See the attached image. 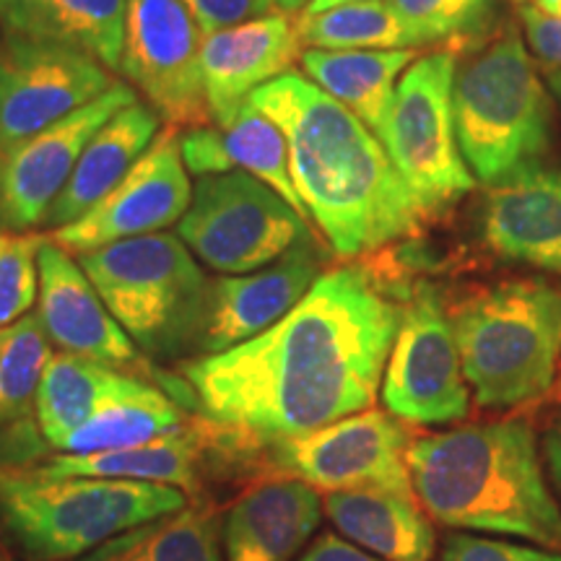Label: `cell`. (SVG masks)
I'll use <instances>...</instances> for the list:
<instances>
[{
  "instance_id": "1",
  "label": "cell",
  "mask_w": 561,
  "mask_h": 561,
  "mask_svg": "<svg viewBox=\"0 0 561 561\" xmlns=\"http://www.w3.org/2000/svg\"><path fill=\"white\" fill-rule=\"evenodd\" d=\"M396 286L364 263L322 273L268 331L182 367L198 409L268 445L371 409L403 320Z\"/></svg>"
},
{
  "instance_id": "2",
  "label": "cell",
  "mask_w": 561,
  "mask_h": 561,
  "mask_svg": "<svg viewBox=\"0 0 561 561\" xmlns=\"http://www.w3.org/2000/svg\"><path fill=\"white\" fill-rule=\"evenodd\" d=\"M250 102L284 130L305 214L339 257L409 240L430 221L382 140L318 83L289 70Z\"/></svg>"
},
{
  "instance_id": "3",
  "label": "cell",
  "mask_w": 561,
  "mask_h": 561,
  "mask_svg": "<svg viewBox=\"0 0 561 561\" xmlns=\"http://www.w3.org/2000/svg\"><path fill=\"white\" fill-rule=\"evenodd\" d=\"M413 494L434 520L462 533L512 536L561 551V510L525 421L430 434L411 442Z\"/></svg>"
},
{
  "instance_id": "4",
  "label": "cell",
  "mask_w": 561,
  "mask_h": 561,
  "mask_svg": "<svg viewBox=\"0 0 561 561\" xmlns=\"http://www.w3.org/2000/svg\"><path fill=\"white\" fill-rule=\"evenodd\" d=\"M187 504L185 491L161 483L0 468V536L26 561H76Z\"/></svg>"
},
{
  "instance_id": "5",
  "label": "cell",
  "mask_w": 561,
  "mask_h": 561,
  "mask_svg": "<svg viewBox=\"0 0 561 561\" xmlns=\"http://www.w3.org/2000/svg\"><path fill=\"white\" fill-rule=\"evenodd\" d=\"M447 314L462 375L481 409H517L551 390L561 356L559 284L502 280L462 297Z\"/></svg>"
},
{
  "instance_id": "6",
  "label": "cell",
  "mask_w": 561,
  "mask_h": 561,
  "mask_svg": "<svg viewBox=\"0 0 561 561\" xmlns=\"http://www.w3.org/2000/svg\"><path fill=\"white\" fill-rule=\"evenodd\" d=\"M453 112L462 159L486 185H500L549 151V91L515 30L458 66Z\"/></svg>"
},
{
  "instance_id": "7",
  "label": "cell",
  "mask_w": 561,
  "mask_h": 561,
  "mask_svg": "<svg viewBox=\"0 0 561 561\" xmlns=\"http://www.w3.org/2000/svg\"><path fill=\"white\" fill-rule=\"evenodd\" d=\"M79 265L144 356L195 348L208 278L180 234L136 237L81 252Z\"/></svg>"
},
{
  "instance_id": "8",
  "label": "cell",
  "mask_w": 561,
  "mask_h": 561,
  "mask_svg": "<svg viewBox=\"0 0 561 561\" xmlns=\"http://www.w3.org/2000/svg\"><path fill=\"white\" fill-rule=\"evenodd\" d=\"M458 55L439 50L421 55L401 76L388 123L380 133L392 164L416 195L424 214H445L476 187L458 146L453 83Z\"/></svg>"
},
{
  "instance_id": "9",
  "label": "cell",
  "mask_w": 561,
  "mask_h": 561,
  "mask_svg": "<svg viewBox=\"0 0 561 561\" xmlns=\"http://www.w3.org/2000/svg\"><path fill=\"white\" fill-rule=\"evenodd\" d=\"M178 229L193 255L224 276L265 268L312 237L305 214L242 170L198 178Z\"/></svg>"
},
{
  "instance_id": "10",
  "label": "cell",
  "mask_w": 561,
  "mask_h": 561,
  "mask_svg": "<svg viewBox=\"0 0 561 561\" xmlns=\"http://www.w3.org/2000/svg\"><path fill=\"white\" fill-rule=\"evenodd\" d=\"M411 434L392 413L367 409L322 430L268 445L280 476L325 491H396L413 496L409 471Z\"/></svg>"
},
{
  "instance_id": "11",
  "label": "cell",
  "mask_w": 561,
  "mask_h": 561,
  "mask_svg": "<svg viewBox=\"0 0 561 561\" xmlns=\"http://www.w3.org/2000/svg\"><path fill=\"white\" fill-rule=\"evenodd\" d=\"M380 392L385 409L409 424L445 426L468 416L471 388L450 314L432 286L421 284L405 297Z\"/></svg>"
},
{
  "instance_id": "12",
  "label": "cell",
  "mask_w": 561,
  "mask_h": 561,
  "mask_svg": "<svg viewBox=\"0 0 561 561\" xmlns=\"http://www.w3.org/2000/svg\"><path fill=\"white\" fill-rule=\"evenodd\" d=\"M201 50V26L180 0H128L121 73L174 128L210 123Z\"/></svg>"
},
{
  "instance_id": "13",
  "label": "cell",
  "mask_w": 561,
  "mask_h": 561,
  "mask_svg": "<svg viewBox=\"0 0 561 561\" xmlns=\"http://www.w3.org/2000/svg\"><path fill=\"white\" fill-rule=\"evenodd\" d=\"M115 87L110 68L50 42L5 37L0 45V153L50 128Z\"/></svg>"
},
{
  "instance_id": "14",
  "label": "cell",
  "mask_w": 561,
  "mask_h": 561,
  "mask_svg": "<svg viewBox=\"0 0 561 561\" xmlns=\"http://www.w3.org/2000/svg\"><path fill=\"white\" fill-rule=\"evenodd\" d=\"M191 201L193 185L180 153V128L167 125L153 138L149 151L87 216L53 229L50 240L81 255L115 242L159 234L172 224H180Z\"/></svg>"
},
{
  "instance_id": "15",
  "label": "cell",
  "mask_w": 561,
  "mask_h": 561,
  "mask_svg": "<svg viewBox=\"0 0 561 561\" xmlns=\"http://www.w3.org/2000/svg\"><path fill=\"white\" fill-rule=\"evenodd\" d=\"M138 102L128 83L117 81L110 91L70 112L68 117L39 130L16 149L3 153L0 167V229L32 231L45 227L53 203L66 191L83 149L110 117Z\"/></svg>"
},
{
  "instance_id": "16",
  "label": "cell",
  "mask_w": 561,
  "mask_h": 561,
  "mask_svg": "<svg viewBox=\"0 0 561 561\" xmlns=\"http://www.w3.org/2000/svg\"><path fill=\"white\" fill-rule=\"evenodd\" d=\"M320 268L322 252L310 237L265 268L208 280L193 354H221L268 331L307 297Z\"/></svg>"
},
{
  "instance_id": "17",
  "label": "cell",
  "mask_w": 561,
  "mask_h": 561,
  "mask_svg": "<svg viewBox=\"0 0 561 561\" xmlns=\"http://www.w3.org/2000/svg\"><path fill=\"white\" fill-rule=\"evenodd\" d=\"M37 318L47 339L66 354L110 364L115 369H144V354L107 310L100 291L73 255L45 234L39 248Z\"/></svg>"
},
{
  "instance_id": "18",
  "label": "cell",
  "mask_w": 561,
  "mask_h": 561,
  "mask_svg": "<svg viewBox=\"0 0 561 561\" xmlns=\"http://www.w3.org/2000/svg\"><path fill=\"white\" fill-rule=\"evenodd\" d=\"M301 53L299 21L284 11L203 37V89L216 128L234 121L252 91L289 73Z\"/></svg>"
},
{
  "instance_id": "19",
  "label": "cell",
  "mask_w": 561,
  "mask_h": 561,
  "mask_svg": "<svg viewBox=\"0 0 561 561\" xmlns=\"http://www.w3.org/2000/svg\"><path fill=\"white\" fill-rule=\"evenodd\" d=\"M491 252L561 276V170L530 164L491 185L483 203Z\"/></svg>"
},
{
  "instance_id": "20",
  "label": "cell",
  "mask_w": 561,
  "mask_h": 561,
  "mask_svg": "<svg viewBox=\"0 0 561 561\" xmlns=\"http://www.w3.org/2000/svg\"><path fill=\"white\" fill-rule=\"evenodd\" d=\"M322 507L320 491L305 481L255 483L224 515V561H294L320 528Z\"/></svg>"
},
{
  "instance_id": "21",
  "label": "cell",
  "mask_w": 561,
  "mask_h": 561,
  "mask_svg": "<svg viewBox=\"0 0 561 561\" xmlns=\"http://www.w3.org/2000/svg\"><path fill=\"white\" fill-rule=\"evenodd\" d=\"M128 0H0L5 37H24L83 53L121 70Z\"/></svg>"
},
{
  "instance_id": "22",
  "label": "cell",
  "mask_w": 561,
  "mask_h": 561,
  "mask_svg": "<svg viewBox=\"0 0 561 561\" xmlns=\"http://www.w3.org/2000/svg\"><path fill=\"white\" fill-rule=\"evenodd\" d=\"M159 133L161 117L151 104L133 102L110 117L83 149L66 191L58 195L47 214L45 227L53 231L87 216L149 151Z\"/></svg>"
},
{
  "instance_id": "23",
  "label": "cell",
  "mask_w": 561,
  "mask_h": 561,
  "mask_svg": "<svg viewBox=\"0 0 561 561\" xmlns=\"http://www.w3.org/2000/svg\"><path fill=\"white\" fill-rule=\"evenodd\" d=\"M151 390L157 388L140 377H133V371L83 359L66 351L53 354L37 392V426L42 439L53 450H60L62 442L81 424H87L94 413L117 401L149 396Z\"/></svg>"
},
{
  "instance_id": "24",
  "label": "cell",
  "mask_w": 561,
  "mask_h": 561,
  "mask_svg": "<svg viewBox=\"0 0 561 561\" xmlns=\"http://www.w3.org/2000/svg\"><path fill=\"white\" fill-rule=\"evenodd\" d=\"M50 359V339L37 314L0 331V468H19L16 460H32L37 450V392Z\"/></svg>"
},
{
  "instance_id": "25",
  "label": "cell",
  "mask_w": 561,
  "mask_h": 561,
  "mask_svg": "<svg viewBox=\"0 0 561 561\" xmlns=\"http://www.w3.org/2000/svg\"><path fill=\"white\" fill-rule=\"evenodd\" d=\"M325 512L346 541L382 561H430L437 549L432 523L413 496L396 491H333Z\"/></svg>"
},
{
  "instance_id": "26",
  "label": "cell",
  "mask_w": 561,
  "mask_h": 561,
  "mask_svg": "<svg viewBox=\"0 0 561 561\" xmlns=\"http://www.w3.org/2000/svg\"><path fill=\"white\" fill-rule=\"evenodd\" d=\"M416 58V50H305L299 62L307 79L380 138L398 81Z\"/></svg>"
},
{
  "instance_id": "27",
  "label": "cell",
  "mask_w": 561,
  "mask_h": 561,
  "mask_svg": "<svg viewBox=\"0 0 561 561\" xmlns=\"http://www.w3.org/2000/svg\"><path fill=\"white\" fill-rule=\"evenodd\" d=\"M201 432H174L146 445L94 455H55L37 466L47 476H83V479L144 481L174 486L185 494L198 491Z\"/></svg>"
},
{
  "instance_id": "28",
  "label": "cell",
  "mask_w": 561,
  "mask_h": 561,
  "mask_svg": "<svg viewBox=\"0 0 561 561\" xmlns=\"http://www.w3.org/2000/svg\"><path fill=\"white\" fill-rule=\"evenodd\" d=\"M221 517L203 504L110 538L79 561H224Z\"/></svg>"
},
{
  "instance_id": "29",
  "label": "cell",
  "mask_w": 561,
  "mask_h": 561,
  "mask_svg": "<svg viewBox=\"0 0 561 561\" xmlns=\"http://www.w3.org/2000/svg\"><path fill=\"white\" fill-rule=\"evenodd\" d=\"M297 21L307 50H416L426 45L390 0H356Z\"/></svg>"
},
{
  "instance_id": "30",
  "label": "cell",
  "mask_w": 561,
  "mask_h": 561,
  "mask_svg": "<svg viewBox=\"0 0 561 561\" xmlns=\"http://www.w3.org/2000/svg\"><path fill=\"white\" fill-rule=\"evenodd\" d=\"M182 430H185V411L157 388L149 396L117 401L94 413L62 442L60 453L94 455L125 450Z\"/></svg>"
},
{
  "instance_id": "31",
  "label": "cell",
  "mask_w": 561,
  "mask_h": 561,
  "mask_svg": "<svg viewBox=\"0 0 561 561\" xmlns=\"http://www.w3.org/2000/svg\"><path fill=\"white\" fill-rule=\"evenodd\" d=\"M219 130L231 172L242 170L252 174V178L271 185L280 198L289 201L299 214H305V206H301V198L291 180L289 144H286L284 130L265 112L248 100L244 107L237 112L234 121Z\"/></svg>"
},
{
  "instance_id": "32",
  "label": "cell",
  "mask_w": 561,
  "mask_h": 561,
  "mask_svg": "<svg viewBox=\"0 0 561 561\" xmlns=\"http://www.w3.org/2000/svg\"><path fill=\"white\" fill-rule=\"evenodd\" d=\"M45 234L0 229V331L26 318L39 299V248Z\"/></svg>"
},
{
  "instance_id": "33",
  "label": "cell",
  "mask_w": 561,
  "mask_h": 561,
  "mask_svg": "<svg viewBox=\"0 0 561 561\" xmlns=\"http://www.w3.org/2000/svg\"><path fill=\"white\" fill-rule=\"evenodd\" d=\"M426 45L462 42L486 30L494 0H390Z\"/></svg>"
},
{
  "instance_id": "34",
  "label": "cell",
  "mask_w": 561,
  "mask_h": 561,
  "mask_svg": "<svg viewBox=\"0 0 561 561\" xmlns=\"http://www.w3.org/2000/svg\"><path fill=\"white\" fill-rule=\"evenodd\" d=\"M442 561H561V551L455 530L445 538Z\"/></svg>"
},
{
  "instance_id": "35",
  "label": "cell",
  "mask_w": 561,
  "mask_h": 561,
  "mask_svg": "<svg viewBox=\"0 0 561 561\" xmlns=\"http://www.w3.org/2000/svg\"><path fill=\"white\" fill-rule=\"evenodd\" d=\"M180 3L191 11L203 37L278 11L273 0H180Z\"/></svg>"
},
{
  "instance_id": "36",
  "label": "cell",
  "mask_w": 561,
  "mask_h": 561,
  "mask_svg": "<svg viewBox=\"0 0 561 561\" xmlns=\"http://www.w3.org/2000/svg\"><path fill=\"white\" fill-rule=\"evenodd\" d=\"M180 153L185 161L187 172L195 178H208V174L231 172L227 153H224V138L219 128H193L180 136Z\"/></svg>"
},
{
  "instance_id": "37",
  "label": "cell",
  "mask_w": 561,
  "mask_h": 561,
  "mask_svg": "<svg viewBox=\"0 0 561 561\" xmlns=\"http://www.w3.org/2000/svg\"><path fill=\"white\" fill-rule=\"evenodd\" d=\"M520 19L530 53L549 68V73L561 70V19L541 11L538 5H523Z\"/></svg>"
},
{
  "instance_id": "38",
  "label": "cell",
  "mask_w": 561,
  "mask_h": 561,
  "mask_svg": "<svg viewBox=\"0 0 561 561\" xmlns=\"http://www.w3.org/2000/svg\"><path fill=\"white\" fill-rule=\"evenodd\" d=\"M297 561H382V559L371 557V553L359 549V546L343 541V538L333 536V533H325V536H320L318 541L301 553Z\"/></svg>"
},
{
  "instance_id": "39",
  "label": "cell",
  "mask_w": 561,
  "mask_h": 561,
  "mask_svg": "<svg viewBox=\"0 0 561 561\" xmlns=\"http://www.w3.org/2000/svg\"><path fill=\"white\" fill-rule=\"evenodd\" d=\"M543 460L553 486L561 491V413L551 421L549 430L543 432Z\"/></svg>"
},
{
  "instance_id": "40",
  "label": "cell",
  "mask_w": 561,
  "mask_h": 561,
  "mask_svg": "<svg viewBox=\"0 0 561 561\" xmlns=\"http://www.w3.org/2000/svg\"><path fill=\"white\" fill-rule=\"evenodd\" d=\"M343 3H356V0H312V3L305 9V13H322V11L335 9V5H343Z\"/></svg>"
},
{
  "instance_id": "41",
  "label": "cell",
  "mask_w": 561,
  "mask_h": 561,
  "mask_svg": "<svg viewBox=\"0 0 561 561\" xmlns=\"http://www.w3.org/2000/svg\"><path fill=\"white\" fill-rule=\"evenodd\" d=\"M273 3H276L278 11H284V13H297V11H301V9H307V5H310L312 0H273Z\"/></svg>"
},
{
  "instance_id": "42",
  "label": "cell",
  "mask_w": 561,
  "mask_h": 561,
  "mask_svg": "<svg viewBox=\"0 0 561 561\" xmlns=\"http://www.w3.org/2000/svg\"><path fill=\"white\" fill-rule=\"evenodd\" d=\"M536 5L546 13H551V16L561 19V0H536Z\"/></svg>"
},
{
  "instance_id": "43",
  "label": "cell",
  "mask_w": 561,
  "mask_h": 561,
  "mask_svg": "<svg viewBox=\"0 0 561 561\" xmlns=\"http://www.w3.org/2000/svg\"><path fill=\"white\" fill-rule=\"evenodd\" d=\"M549 89L553 91V96L561 102V70H551L549 73Z\"/></svg>"
},
{
  "instance_id": "44",
  "label": "cell",
  "mask_w": 561,
  "mask_h": 561,
  "mask_svg": "<svg viewBox=\"0 0 561 561\" xmlns=\"http://www.w3.org/2000/svg\"><path fill=\"white\" fill-rule=\"evenodd\" d=\"M0 167H3V153H0Z\"/></svg>"
},
{
  "instance_id": "45",
  "label": "cell",
  "mask_w": 561,
  "mask_h": 561,
  "mask_svg": "<svg viewBox=\"0 0 561 561\" xmlns=\"http://www.w3.org/2000/svg\"><path fill=\"white\" fill-rule=\"evenodd\" d=\"M3 561H13V559H3Z\"/></svg>"
},
{
  "instance_id": "46",
  "label": "cell",
  "mask_w": 561,
  "mask_h": 561,
  "mask_svg": "<svg viewBox=\"0 0 561 561\" xmlns=\"http://www.w3.org/2000/svg\"><path fill=\"white\" fill-rule=\"evenodd\" d=\"M520 3H523V0H520Z\"/></svg>"
}]
</instances>
